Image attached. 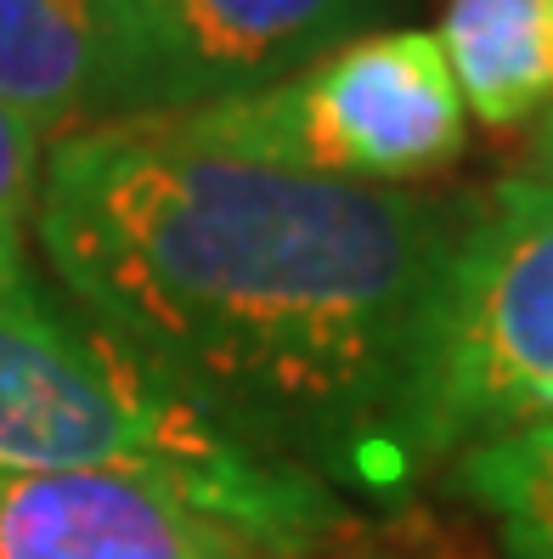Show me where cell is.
Returning <instances> with one entry per match:
<instances>
[{
	"instance_id": "6da1fadb",
	"label": "cell",
	"mask_w": 553,
	"mask_h": 559,
	"mask_svg": "<svg viewBox=\"0 0 553 559\" xmlns=\"http://www.w3.org/2000/svg\"><path fill=\"white\" fill-rule=\"evenodd\" d=\"M458 199L266 170L153 124L46 147L35 254L232 436L356 503L412 498L401 407Z\"/></svg>"
},
{
	"instance_id": "7a4b0ae2",
	"label": "cell",
	"mask_w": 553,
	"mask_h": 559,
	"mask_svg": "<svg viewBox=\"0 0 553 559\" xmlns=\"http://www.w3.org/2000/svg\"><path fill=\"white\" fill-rule=\"evenodd\" d=\"M0 475L142 480L288 559H328L362 532L345 491L232 436L46 272L0 306Z\"/></svg>"
},
{
	"instance_id": "3957f363",
	"label": "cell",
	"mask_w": 553,
	"mask_h": 559,
	"mask_svg": "<svg viewBox=\"0 0 553 559\" xmlns=\"http://www.w3.org/2000/svg\"><path fill=\"white\" fill-rule=\"evenodd\" d=\"M537 424H553V181L519 170L458 199L401 452L424 480L469 447Z\"/></svg>"
},
{
	"instance_id": "277c9868",
	"label": "cell",
	"mask_w": 553,
	"mask_h": 559,
	"mask_svg": "<svg viewBox=\"0 0 553 559\" xmlns=\"http://www.w3.org/2000/svg\"><path fill=\"white\" fill-rule=\"evenodd\" d=\"M136 124L266 170L362 187H412L469 142V108L430 28H373L254 96Z\"/></svg>"
},
{
	"instance_id": "5b68a950",
	"label": "cell",
	"mask_w": 553,
	"mask_h": 559,
	"mask_svg": "<svg viewBox=\"0 0 553 559\" xmlns=\"http://www.w3.org/2000/svg\"><path fill=\"white\" fill-rule=\"evenodd\" d=\"M401 0H108L96 124L176 119L254 96L362 40Z\"/></svg>"
},
{
	"instance_id": "8992f818",
	"label": "cell",
	"mask_w": 553,
	"mask_h": 559,
	"mask_svg": "<svg viewBox=\"0 0 553 559\" xmlns=\"http://www.w3.org/2000/svg\"><path fill=\"white\" fill-rule=\"evenodd\" d=\"M0 559H288L176 491L119 475H0Z\"/></svg>"
},
{
	"instance_id": "52a82bcc",
	"label": "cell",
	"mask_w": 553,
	"mask_h": 559,
	"mask_svg": "<svg viewBox=\"0 0 553 559\" xmlns=\"http://www.w3.org/2000/svg\"><path fill=\"white\" fill-rule=\"evenodd\" d=\"M108 85V0H0V108L46 147L91 130Z\"/></svg>"
},
{
	"instance_id": "ba28073f",
	"label": "cell",
	"mask_w": 553,
	"mask_h": 559,
	"mask_svg": "<svg viewBox=\"0 0 553 559\" xmlns=\"http://www.w3.org/2000/svg\"><path fill=\"white\" fill-rule=\"evenodd\" d=\"M435 40L480 124L514 130L553 108V0H446Z\"/></svg>"
},
{
	"instance_id": "9c48e42d",
	"label": "cell",
	"mask_w": 553,
	"mask_h": 559,
	"mask_svg": "<svg viewBox=\"0 0 553 559\" xmlns=\"http://www.w3.org/2000/svg\"><path fill=\"white\" fill-rule=\"evenodd\" d=\"M441 480L492 525L503 559H553V424L469 447Z\"/></svg>"
},
{
	"instance_id": "30bf717a",
	"label": "cell",
	"mask_w": 553,
	"mask_h": 559,
	"mask_svg": "<svg viewBox=\"0 0 553 559\" xmlns=\"http://www.w3.org/2000/svg\"><path fill=\"white\" fill-rule=\"evenodd\" d=\"M46 136L0 108V306L40 277L35 254V204H40Z\"/></svg>"
},
{
	"instance_id": "8fae6325",
	"label": "cell",
	"mask_w": 553,
	"mask_h": 559,
	"mask_svg": "<svg viewBox=\"0 0 553 559\" xmlns=\"http://www.w3.org/2000/svg\"><path fill=\"white\" fill-rule=\"evenodd\" d=\"M526 176L553 181V108L531 124V142H526Z\"/></svg>"
}]
</instances>
